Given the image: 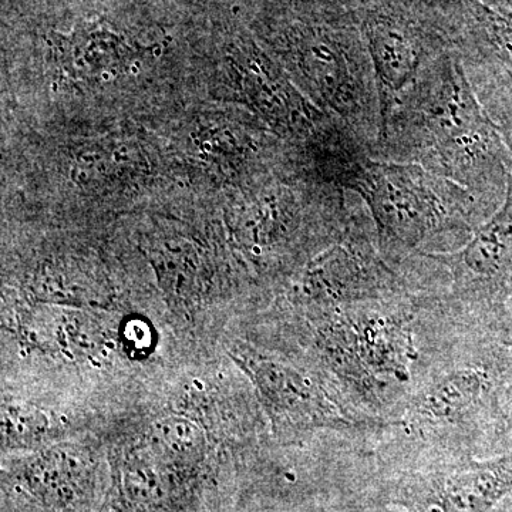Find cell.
<instances>
[{"mask_svg":"<svg viewBox=\"0 0 512 512\" xmlns=\"http://www.w3.org/2000/svg\"><path fill=\"white\" fill-rule=\"evenodd\" d=\"M402 464L390 503L402 512H494L512 495V447L488 457L441 456Z\"/></svg>","mask_w":512,"mask_h":512,"instance_id":"7","label":"cell"},{"mask_svg":"<svg viewBox=\"0 0 512 512\" xmlns=\"http://www.w3.org/2000/svg\"><path fill=\"white\" fill-rule=\"evenodd\" d=\"M505 416H507L508 429H510L512 439V382L505 394Z\"/></svg>","mask_w":512,"mask_h":512,"instance_id":"12","label":"cell"},{"mask_svg":"<svg viewBox=\"0 0 512 512\" xmlns=\"http://www.w3.org/2000/svg\"><path fill=\"white\" fill-rule=\"evenodd\" d=\"M299 316L309 359L379 431L396 419L441 350L471 323L423 292Z\"/></svg>","mask_w":512,"mask_h":512,"instance_id":"1","label":"cell"},{"mask_svg":"<svg viewBox=\"0 0 512 512\" xmlns=\"http://www.w3.org/2000/svg\"><path fill=\"white\" fill-rule=\"evenodd\" d=\"M154 456L183 466H204L207 443L191 421L168 417L154 424L150 436Z\"/></svg>","mask_w":512,"mask_h":512,"instance_id":"10","label":"cell"},{"mask_svg":"<svg viewBox=\"0 0 512 512\" xmlns=\"http://www.w3.org/2000/svg\"><path fill=\"white\" fill-rule=\"evenodd\" d=\"M413 292L400 268L380 252L375 227L356 214L348 231L306 272L295 298L298 311L382 301Z\"/></svg>","mask_w":512,"mask_h":512,"instance_id":"8","label":"cell"},{"mask_svg":"<svg viewBox=\"0 0 512 512\" xmlns=\"http://www.w3.org/2000/svg\"><path fill=\"white\" fill-rule=\"evenodd\" d=\"M387 143L467 188L495 212L507 190L510 148L460 63L417 74L397 101L377 146Z\"/></svg>","mask_w":512,"mask_h":512,"instance_id":"3","label":"cell"},{"mask_svg":"<svg viewBox=\"0 0 512 512\" xmlns=\"http://www.w3.org/2000/svg\"><path fill=\"white\" fill-rule=\"evenodd\" d=\"M6 420H8V433L13 430L18 431L8 441L15 439L19 443H30V441L40 439L42 436L39 434H42L45 429L46 420L32 410L9 409Z\"/></svg>","mask_w":512,"mask_h":512,"instance_id":"11","label":"cell"},{"mask_svg":"<svg viewBox=\"0 0 512 512\" xmlns=\"http://www.w3.org/2000/svg\"><path fill=\"white\" fill-rule=\"evenodd\" d=\"M9 494L33 512H93L99 497V468L82 451L55 448L16 464Z\"/></svg>","mask_w":512,"mask_h":512,"instance_id":"9","label":"cell"},{"mask_svg":"<svg viewBox=\"0 0 512 512\" xmlns=\"http://www.w3.org/2000/svg\"><path fill=\"white\" fill-rule=\"evenodd\" d=\"M352 143L333 153L340 185L365 201L380 252L400 268L412 256L458 248L494 214L477 195L417 163L373 160Z\"/></svg>","mask_w":512,"mask_h":512,"instance_id":"4","label":"cell"},{"mask_svg":"<svg viewBox=\"0 0 512 512\" xmlns=\"http://www.w3.org/2000/svg\"><path fill=\"white\" fill-rule=\"evenodd\" d=\"M512 382V328L467 326L441 350L396 419L373 440L389 461L481 457L512 447L505 394Z\"/></svg>","mask_w":512,"mask_h":512,"instance_id":"2","label":"cell"},{"mask_svg":"<svg viewBox=\"0 0 512 512\" xmlns=\"http://www.w3.org/2000/svg\"><path fill=\"white\" fill-rule=\"evenodd\" d=\"M235 360L256 387L276 436L296 439L315 431L373 440L377 427L357 414L311 359L268 352L242 343Z\"/></svg>","mask_w":512,"mask_h":512,"instance_id":"6","label":"cell"},{"mask_svg":"<svg viewBox=\"0 0 512 512\" xmlns=\"http://www.w3.org/2000/svg\"><path fill=\"white\" fill-rule=\"evenodd\" d=\"M494 512H512V495L504 501Z\"/></svg>","mask_w":512,"mask_h":512,"instance_id":"13","label":"cell"},{"mask_svg":"<svg viewBox=\"0 0 512 512\" xmlns=\"http://www.w3.org/2000/svg\"><path fill=\"white\" fill-rule=\"evenodd\" d=\"M512 157V126H498ZM417 292L430 293L478 322L512 323V170L498 210L460 248L406 262Z\"/></svg>","mask_w":512,"mask_h":512,"instance_id":"5","label":"cell"}]
</instances>
